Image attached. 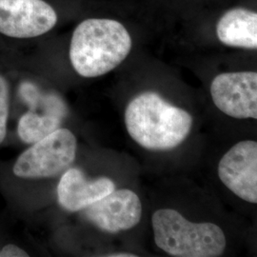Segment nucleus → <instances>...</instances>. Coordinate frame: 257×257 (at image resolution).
I'll return each mask as SVG.
<instances>
[{
    "instance_id": "2",
    "label": "nucleus",
    "mask_w": 257,
    "mask_h": 257,
    "mask_svg": "<svg viewBox=\"0 0 257 257\" xmlns=\"http://www.w3.org/2000/svg\"><path fill=\"white\" fill-rule=\"evenodd\" d=\"M132 37L120 22L86 19L73 31L68 50L70 64L84 78L108 74L128 56Z\"/></svg>"
},
{
    "instance_id": "3",
    "label": "nucleus",
    "mask_w": 257,
    "mask_h": 257,
    "mask_svg": "<svg viewBox=\"0 0 257 257\" xmlns=\"http://www.w3.org/2000/svg\"><path fill=\"white\" fill-rule=\"evenodd\" d=\"M125 125L138 145L151 151H168L179 146L191 133L193 117L173 106L156 92H143L130 102Z\"/></svg>"
},
{
    "instance_id": "13",
    "label": "nucleus",
    "mask_w": 257,
    "mask_h": 257,
    "mask_svg": "<svg viewBox=\"0 0 257 257\" xmlns=\"http://www.w3.org/2000/svg\"><path fill=\"white\" fill-rule=\"evenodd\" d=\"M108 256L110 257H135L137 256V255H135V254H133V253H121V254H119V253H115V254H110V255H108Z\"/></svg>"
},
{
    "instance_id": "9",
    "label": "nucleus",
    "mask_w": 257,
    "mask_h": 257,
    "mask_svg": "<svg viewBox=\"0 0 257 257\" xmlns=\"http://www.w3.org/2000/svg\"><path fill=\"white\" fill-rule=\"evenodd\" d=\"M115 190V185L107 177L88 179L78 168H68L57 185L59 205L70 212L81 211Z\"/></svg>"
},
{
    "instance_id": "7",
    "label": "nucleus",
    "mask_w": 257,
    "mask_h": 257,
    "mask_svg": "<svg viewBox=\"0 0 257 257\" xmlns=\"http://www.w3.org/2000/svg\"><path fill=\"white\" fill-rule=\"evenodd\" d=\"M218 176L230 192L248 203H257V143L245 140L221 158Z\"/></svg>"
},
{
    "instance_id": "5",
    "label": "nucleus",
    "mask_w": 257,
    "mask_h": 257,
    "mask_svg": "<svg viewBox=\"0 0 257 257\" xmlns=\"http://www.w3.org/2000/svg\"><path fill=\"white\" fill-rule=\"evenodd\" d=\"M77 153V139L59 128L23 151L13 165V175L23 180L55 177L70 168Z\"/></svg>"
},
{
    "instance_id": "1",
    "label": "nucleus",
    "mask_w": 257,
    "mask_h": 257,
    "mask_svg": "<svg viewBox=\"0 0 257 257\" xmlns=\"http://www.w3.org/2000/svg\"><path fill=\"white\" fill-rule=\"evenodd\" d=\"M13 84L14 98L28 107L17 127L22 142L34 144L61 128L68 113L66 103L58 92L47 87L36 73L33 61L24 55H17L13 60Z\"/></svg>"
},
{
    "instance_id": "8",
    "label": "nucleus",
    "mask_w": 257,
    "mask_h": 257,
    "mask_svg": "<svg viewBox=\"0 0 257 257\" xmlns=\"http://www.w3.org/2000/svg\"><path fill=\"white\" fill-rule=\"evenodd\" d=\"M82 211L85 218L98 229L115 233L138 225L141 220L142 204L137 193L122 189L112 191Z\"/></svg>"
},
{
    "instance_id": "6",
    "label": "nucleus",
    "mask_w": 257,
    "mask_h": 257,
    "mask_svg": "<svg viewBox=\"0 0 257 257\" xmlns=\"http://www.w3.org/2000/svg\"><path fill=\"white\" fill-rule=\"evenodd\" d=\"M214 105L233 118H257V74L237 72L218 74L212 80Z\"/></svg>"
},
{
    "instance_id": "14",
    "label": "nucleus",
    "mask_w": 257,
    "mask_h": 257,
    "mask_svg": "<svg viewBox=\"0 0 257 257\" xmlns=\"http://www.w3.org/2000/svg\"><path fill=\"white\" fill-rule=\"evenodd\" d=\"M0 249H1V247H0Z\"/></svg>"
},
{
    "instance_id": "10",
    "label": "nucleus",
    "mask_w": 257,
    "mask_h": 257,
    "mask_svg": "<svg viewBox=\"0 0 257 257\" xmlns=\"http://www.w3.org/2000/svg\"><path fill=\"white\" fill-rule=\"evenodd\" d=\"M216 34L225 45L250 50L256 49V13L244 8L228 11L218 21Z\"/></svg>"
},
{
    "instance_id": "4",
    "label": "nucleus",
    "mask_w": 257,
    "mask_h": 257,
    "mask_svg": "<svg viewBox=\"0 0 257 257\" xmlns=\"http://www.w3.org/2000/svg\"><path fill=\"white\" fill-rule=\"evenodd\" d=\"M156 246L176 257H217L226 248L220 227L204 222L193 223L173 209L156 211L152 217Z\"/></svg>"
},
{
    "instance_id": "12",
    "label": "nucleus",
    "mask_w": 257,
    "mask_h": 257,
    "mask_svg": "<svg viewBox=\"0 0 257 257\" xmlns=\"http://www.w3.org/2000/svg\"><path fill=\"white\" fill-rule=\"evenodd\" d=\"M27 250L16 244H6L1 247L0 257H29Z\"/></svg>"
},
{
    "instance_id": "11",
    "label": "nucleus",
    "mask_w": 257,
    "mask_h": 257,
    "mask_svg": "<svg viewBox=\"0 0 257 257\" xmlns=\"http://www.w3.org/2000/svg\"><path fill=\"white\" fill-rule=\"evenodd\" d=\"M14 103V84L11 50L0 45V145L8 136L11 109Z\"/></svg>"
}]
</instances>
